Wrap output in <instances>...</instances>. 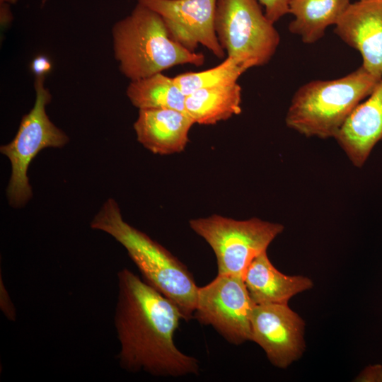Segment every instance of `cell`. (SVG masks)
I'll use <instances>...</instances> for the list:
<instances>
[{
    "mask_svg": "<svg viewBox=\"0 0 382 382\" xmlns=\"http://www.w3.org/2000/svg\"><path fill=\"white\" fill-rule=\"evenodd\" d=\"M114 324L122 369L155 376L197 375L198 361L176 347L174 335L183 316L177 306L131 270L117 273Z\"/></svg>",
    "mask_w": 382,
    "mask_h": 382,
    "instance_id": "6da1fadb",
    "label": "cell"
},
{
    "mask_svg": "<svg viewBox=\"0 0 382 382\" xmlns=\"http://www.w3.org/2000/svg\"><path fill=\"white\" fill-rule=\"evenodd\" d=\"M91 227L114 238L127 250L143 279L172 302L183 319L194 316L198 286L187 267L163 246L126 222L117 202L108 199Z\"/></svg>",
    "mask_w": 382,
    "mask_h": 382,
    "instance_id": "7a4b0ae2",
    "label": "cell"
},
{
    "mask_svg": "<svg viewBox=\"0 0 382 382\" xmlns=\"http://www.w3.org/2000/svg\"><path fill=\"white\" fill-rule=\"evenodd\" d=\"M112 35L119 69L130 81L178 65L204 63L202 53L190 52L172 40L162 17L139 2L115 23Z\"/></svg>",
    "mask_w": 382,
    "mask_h": 382,
    "instance_id": "3957f363",
    "label": "cell"
},
{
    "mask_svg": "<svg viewBox=\"0 0 382 382\" xmlns=\"http://www.w3.org/2000/svg\"><path fill=\"white\" fill-rule=\"evenodd\" d=\"M381 79L360 66L341 78L304 83L291 98L285 123L306 137L335 138Z\"/></svg>",
    "mask_w": 382,
    "mask_h": 382,
    "instance_id": "277c9868",
    "label": "cell"
},
{
    "mask_svg": "<svg viewBox=\"0 0 382 382\" xmlns=\"http://www.w3.org/2000/svg\"><path fill=\"white\" fill-rule=\"evenodd\" d=\"M35 100L33 108L21 119L13 140L0 147L10 161L11 174L6 188L9 204L14 208L24 206L32 197L28 170L33 159L46 148H60L69 141L46 113L52 95L45 85V76H35Z\"/></svg>",
    "mask_w": 382,
    "mask_h": 382,
    "instance_id": "5b68a950",
    "label": "cell"
},
{
    "mask_svg": "<svg viewBox=\"0 0 382 382\" xmlns=\"http://www.w3.org/2000/svg\"><path fill=\"white\" fill-rule=\"evenodd\" d=\"M189 224L214 251L218 274L243 279L251 262L284 230L281 224L259 218L236 220L218 214L191 219Z\"/></svg>",
    "mask_w": 382,
    "mask_h": 382,
    "instance_id": "8992f818",
    "label": "cell"
},
{
    "mask_svg": "<svg viewBox=\"0 0 382 382\" xmlns=\"http://www.w3.org/2000/svg\"><path fill=\"white\" fill-rule=\"evenodd\" d=\"M214 28L227 57L249 69L267 64L280 42L257 0H218Z\"/></svg>",
    "mask_w": 382,
    "mask_h": 382,
    "instance_id": "52a82bcc",
    "label": "cell"
},
{
    "mask_svg": "<svg viewBox=\"0 0 382 382\" xmlns=\"http://www.w3.org/2000/svg\"><path fill=\"white\" fill-rule=\"evenodd\" d=\"M255 305L242 277L217 274L211 282L198 287L193 316L212 326L229 343L240 345L252 340Z\"/></svg>",
    "mask_w": 382,
    "mask_h": 382,
    "instance_id": "ba28073f",
    "label": "cell"
},
{
    "mask_svg": "<svg viewBox=\"0 0 382 382\" xmlns=\"http://www.w3.org/2000/svg\"><path fill=\"white\" fill-rule=\"evenodd\" d=\"M218 0H137L158 13L172 40L190 52L199 45L218 58H224L215 32Z\"/></svg>",
    "mask_w": 382,
    "mask_h": 382,
    "instance_id": "9c48e42d",
    "label": "cell"
},
{
    "mask_svg": "<svg viewBox=\"0 0 382 382\" xmlns=\"http://www.w3.org/2000/svg\"><path fill=\"white\" fill-rule=\"evenodd\" d=\"M304 328L302 318L288 303L255 304L251 341L262 347L274 366L285 369L304 351Z\"/></svg>",
    "mask_w": 382,
    "mask_h": 382,
    "instance_id": "30bf717a",
    "label": "cell"
},
{
    "mask_svg": "<svg viewBox=\"0 0 382 382\" xmlns=\"http://www.w3.org/2000/svg\"><path fill=\"white\" fill-rule=\"evenodd\" d=\"M335 26L337 35L360 53L361 66L382 78V0L351 3Z\"/></svg>",
    "mask_w": 382,
    "mask_h": 382,
    "instance_id": "8fae6325",
    "label": "cell"
},
{
    "mask_svg": "<svg viewBox=\"0 0 382 382\" xmlns=\"http://www.w3.org/2000/svg\"><path fill=\"white\" fill-rule=\"evenodd\" d=\"M335 139L354 166H364L372 149L382 141V79Z\"/></svg>",
    "mask_w": 382,
    "mask_h": 382,
    "instance_id": "7c38bea8",
    "label": "cell"
},
{
    "mask_svg": "<svg viewBox=\"0 0 382 382\" xmlns=\"http://www.w3.org/2000/svg\"><path fill=\"white\" fill-rule=\"evenodd\" d=\"M195 124L185 112L174 109H141L134 123L137 141L155 154L183 151Z\"/></svg>",
    "mask_w": 382,
    "mask_h": 382,
    "instance_id": "4fadbf2b",
    "label": "cell"
},
{
    "mask_svg": "<svg viewBox=\"0 0 382 382\" xmlns=\"http://www.w3.org/2000/svg\"><path fill=\"white\" fill-rule=\"evenodd\" d=\"M243 281L255 304L288 303L292 296L313 286L307 277L286 275L279 272L270 260L267 251L251 262Z\"/></svg>",
    "mask_w": 382,
    "mask_h": 382,
    "instance_id": "5bb4252c",
    "label": "cell"
},
{
    "mask_svg": "<svg viewBox=\"0 0 382 382\" xmlns=\"http://www.w3.org/2000/svg\"><path fill=\"white\" fill-rule=\"evenodd\" d=\"M350 4V0H291L289 13L294 19L289 30L306 44L315 43L328 27L337 24Z\"/></svg>",
    "mask_w": 382,
    "mask_h": 382,
    "instance_id": "9a60e30c",
    "label": "cell"
},
{
    "mask_svg": "<svg viewBox=\"0 0 382 382\" xmlns=\"http://www.w3.org/2000/svg\"><path fill=\"white\" fill-rule=\"evenodd\" d=\"M242 88L236 82L205 88L186 96L185 112L199 125H214L241 112Z\"/></svg>",
    "mask_w": 382,
    "mask_h": 382,
    "instance_id": "2e32d148",
    "label": "cell"
},
{
    "mask_svg": "<svg viewBox=\"0 0 382 382\" xmlns=\"http://www.w3.org/2000/svg\"><path fill=\"white\" fill-rule=\"evenodd\" d=\"M126 94L132 104L139 110L168 108L186 113V96L174 78L162 73L131 81Z\"/></svg>",
    "mask_w": 382,
    "mask_h": 382,
    "instance_id": "e0dca14e",
    "label": "cell"
},
{
    "mask_svg": "<svg viewBox=\"0 0 382 382\" xmlns=\"http://www.w3.org/2000/svg\"><path fill=\"white\" fill-rule=\"evenodd\" d=\"M248 68L235 59L227 57L219 65L199 72H186L173 77L182 92L187 96L205 88L236 83Z\"/></svg>",
    "mask_w": 382,
    "mask_h": 382,
    "instance_id": "ac0fdd59",
    "label": "cell"
},
{
    "mask_svg": "<svg viewBox=\"0 0 382 382\" xmlns=\"http://www.w3.org/2000/svg\"><path fill=\"white\" fill-rule=\"evenodd\" d=\"M265 8L266 17L274 24L289 13L291 0H257Z\"/></svg>",
    "mask_w": 382,
    "mask_h": 382,
    "instance_id": "d6986e66",
    "label": "cell"
},
{
    "mask_svg": "<svg viewBox=\"0 0 382 382\" xmlns=\"http://www.w3.org/2000/svg\"><path fill=\"white\" fill-rule=\"evenodd\" d=\"M0 285V305L1 311L8 319L13 321L16 320V310L6 289L4 282H2L1 277Z\"/></svg>",
    "mask_w": 382,
    "mask_h": 382,
    "instance_id": "ffe728a7",
    "label": "cell"
},
{
    "mask_svg": "<svg viewBox=\"0 0 382 382\" xmlns=\"http://www.w3.org/2000/svg\"><path fill=\"white\" fill-rule=\"evenodd\" d=\"M30 68L35 76H45L51 70L52 63L47 57L39 55L32 61Z\"/></svg>",
    "mask_w": 382,
    "mask_h": 382,
    "instance_id": "44dd1931",
    "label": "cell"
},
{
    "mask_svg": "<svg viewBox=\"0 0 382 382\" xmlns=\"http://www.w3.org/2000/svg\"><path fill=\"white\" fill-rule=\"evenodd\" d=\"M17 1L18 0H0V4L11 5L16 4Z\"/></svg>",
    "mask_w": 382,
    "mask_h": 382,
    "instance_id": "7402d4cb",
    "label": "cell"
}]
</instances>
